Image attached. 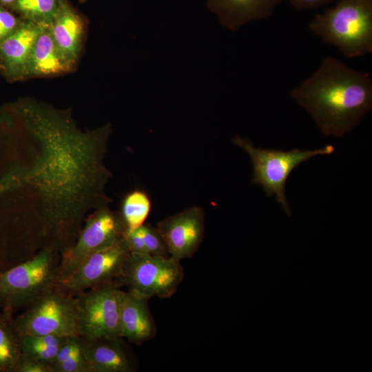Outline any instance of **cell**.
<instances>
[{
	"mask_svg": "<svg viewBox=\"0 0 372 372\" xmlns=\"http://www.w3.org/2000/svg\"><path fill=\"white\" fill-rule=\"evenodd\" d=\"M309 30L347 58L372 52V0H337L323 12L316 14Z\"/></svg>",
	"mask_w": 372,
	"mask_h": 372,
	"instance_id": "cell-2",
	"label": "cell"
},
{
	"mask_svg": "<svg viewBox=\"0 0 372 372\" xmlns=\"http://www.w3.org/2000/svg\"><path fill=\"white\" fill-rule=\"evenodd\" d=\"M14 316L0 310V372H17L22 355Z\"/></svg>",
	"mask_w": 372,
	"mask_h": 372,
	"instance_id": "cell-17",
	"label": "cell"
},
{
	"mask_svg": "<svg viewBox=\"0 0 372 372\" xmlns=\"http://www.w3.org/2000/svg\"><path fill=\"white\" fill-rule=\"evenodd\" d=\"M17 0H0V3L1 6L5 7H14Z\"/></svg>",
	"mask_w": 372,
	"mask_h": 372,
	"instance_id": "cell-27",
	"label": "cell"
},
{
	"mask_svg": "<svg viewBox=\"0 0 372 372\" xmlns=\"http://www.w3.org/2000/svg\"><path fill=\"white\" fill-rule=\"evenodd\" d=\"M82 340L88 372L136 371L135 358L122 337L82 338Z\"/></svg>",
	"mask_w": 372,
	"mask_h": 372,
	"instance_id": "cell-12",
	"label": "cell"
},
{
	"mask_svg": "<svg viewBox=\"0 0 372 372\" xmlns=\"http://www.w3.org/2000/svg\"><path fill=\"white\" fill-rule=\"evenodd\" d=\"M47 25L26 19L0 44V71L8 80L14 81L27 77L32 48Z\"/></svg>",
	"mask_w": 372,
	"mask_h": 372,
	"instance_id": "cell-11",
	"label": "cell"
},
{
	"mask_svg": "<svg viewBox=\"0 0 372 372\" xmlns=\"http://www.w3.org/2000/svg\"><path fill=\"white\" fill-rule=\"evenodd\" d=\"M60 258L52 247L0 272V310L14 316L58 284Z\"/></svg>",
	"mask_w": 372,
	"mask_h": 372,
	"instance_id": "cell-3",
	"label": "cell"
},
{
	"mask_svg": "<svg viewBox=\"0 0 372 372\" xmlns=\"http://www.w3.org/2000/svg\"><path fill=\"white\" fill-rule=\"evenodd\" d=\"M183 278L180 261L172 256L130 252L116 282L149 299L167 298L176 293Z\"/></svg>",
	"mask_w": 372,
	"mask_h": 372,
	"instance_id": "cell-6",
	"label": "cell"
},
{
	"mask_svg": "<svg viewBox=\"0 0 372 372\" xmlns=\"http://www.w3.org/2000/svg\"><path fill=\"white\" fill-rule=\"evenodd\" d=\"M151 200L143 191L136 189L124 198L121 216L127 229L141 227L147 218L151 210Z\"/></svg>",
	"mask_w": 372,
	"mask_h": 372,
	"instance_id": "cell-19",
	"label": "cell"
},
{
	"mask_svg": "<svg viewBox=\"0 0 372 372\" xmlns=\"http://www.w3.org/2000/svg\"><path fill=\"white\" fill-rule=\"evenodd\" d=\"M3 185L0 187V190H1V188H3ZM8 269V267L5 260H3L2 256L0 254V272L3 271H5V270H6Z\"/></svg>",
	"mask_w": 372,
	"mask_h": 372,
	"instance_id": "cell-28",
	"label": "cell"
},
{
	"mask_svg": "<svg viewBox=\"0 0 372 372\" xmlns=\"http://www.w3.org/2000/svg\"><path fill=\"white\" fill-rule=\"evenodd\" d=\"M231 143L244 149L249 156L253 166L252 183L260 185L267 197L274 195L289 216L291 211L285 196V185L291 172L310 158L329 155L335 150L332 145L312 150L262 149L256 147L250 140L239 136L233 138Z\"/></svg>",
	"mask_w": 372,
	"mask_h": 372,
	"instance_id": "cell-4",
	"label": "cell"
},
{
	"mask_svg": "<svg viewBox=\"0 0 372 372\" xmlns=\"http://www.w3.org/2000/svg\"><path fill=\"white\" fill-rule=\"evenodd\" d=\"M22 21L5 8L0 6V44L20 26Z\"/></svg>",
	"mask_w": 372,
	"mask_h": 372,
	"instance_id": "cell-23",
	"label": "cell"
},
{
	"mask_svg": "<svg viewBox=\"0 0 372 372\" xmlns=\"http://www.w3.org/2000/svg\"><path fill=\"white\" fill-rule=\"evenodd\" d=\"M123 237L130 252L147 254L139 228L126 229Z\"/></svg>",
	"mask_w": 372,
	"mask_h": 372,
	"instance_id": "cell-25",
	"label": "cell"
},
{
	"mask_svg": "<svg viewBox=\"0 0 372 372\" xmlns=\"http://www.w3.org/2000/svg\"><path fill=\"white\" fill-rule=\"evenodd\" d=\"M147 254L153 256H170L167 245L156 227L145 223L139 227Z\"/></svg>",
	"mask_w": 372,
	"mask_h": 372,
	"instance_id": "cell-21",
	"label": "cell"
},
{
	"mask_svg": "<svg viewBox=\"0 0 372 372\" xmlns=\"http://www.w3.org/2000/svg\"><path fill=\"white\" fill-rule=\"evenodd\" d=\"M169 256L181 260L192 258L203 240L205 211L193 206L161 220L156 226Z\"/></svg>",
	"mask_w": 372,
	"mask_h": 372,
	"instance_id": "cell-10",
	"label": "cell"
},
{
	"mask_svg": "<svg viewBox=\"0 0 372 372\" xmlns=\"http://www.w3.org/2000/svg\"><path fill=\"white\" fill-rule=\"evenodd\" d=\"M21 336L22 353L50 365L67 338L50 335H24Z\"/></svg>",
	"mask_w": 372,
	"mask_h": 372,
	"instance_id": "cell-18",
	"label": "cell"
},
{
	"mask_svg": "<svg viewBox=\"0 0 372 372\" xmlns=\"http://www.w3.org/2000/svg\"><path fill=\"white\" fill-rule=\"evenodd\" d=\"M126 229L121 214L106 209L97 211L87 220L76 242L62 251L59 281L69 275L90 254L113 245L123 236Z\"/></svg>",
	"mask_w": 372,
	"mask_h": 372,
	"instance_id": "cell-9",
	"label": "cell"
},
{
	"mask_svg": "<svg viewBox=\"0 0 372 372\" xmlns=\"http://www.w3.org/2000/svg\"><path fill=\"white\" fill-rule=\"evenodd\" d=\"M282 0H207L208 9L231 31L270 17Z\"/></svg>",
	"mask_w": 372,
	"mask_h": 372,
	"instance_id": "cell-14",
	"label": "cell"
},
{
	"mask_svg": "<svg viewBox=\"0 0 372 372\" xmlns=\"http://www.w3.org/2000/svg\"><path fill=\"white\" fill-rule=\"evenodd\" d=\"M72 65L63 56L52 36L49 24L37 38L32 48L26 76H42L69 72Z\"/></svg>",
	"mask_w": 372,
	"mask_h": 372,
	"instance_id": "cell-15",
	"label": "cell"
},
{
	"mask_svg": "<svg viewBox=\"0 0 372 372\" xmlns=\"http://www.w3.org/2000/svg\"><path fill=\"white\" fill-rule=\"evenodd\" d=\"M290 95L310 114L322 134L342 137L371 110L372 81L369 74L327 56Z\"/></svg>",
	"mask_w": 372,
	"mask_h": 372,
	"instance_id": "cell-1",
	"label": "cell"
},
{
	"mask_svg": "<svg viewBox=\"0 0 372 372\" xmlns=\"http://www.w3.org/2000/svg\"><path fill=\"white\" fill-rule=\"evenodd\" d=\"M63 2V0H17L13 8L26 19L50 24Z\"/></svg>",
	"mask_w": 372,
	"mask_h": 372,
	"instance_id": "cell-20",
	"label": "cell"
},
{
	"mask_svg": "<svg viewBox=\"0 0 372 372\" xmlns=\"http://www.w3.org/2000/svg\"><path fill=\"white\" fill-rule=\"evenodd\" d=\"M14 322L21 335H79L75 296L57 284L14 316Z\"/></svg>",
	"mask_w": 372,
	"mask_h": 372,
	"instance_id": "cell-5",
	"label": "cell"
},
{
	"mask_svg": "<svg viewBox=\"0 0 372 372\" xmlns=\"http://www.w3.org/2000/svg\"><path fill=\"white\" fill-rule=\"evenodd\" d=\"M81 347L65 362L57 366L54 372H88L87 361Z\"/></svg>",
	"mask_w": 372,
	"mask_h": 372,
	"instance_id": "cell-22",
	"label": "cell"
},
{
	"mask_svg": "<svg viewBox=\"0 0 372 372\" xmlns=\"http://www.w3.org/2000/svg\"><path fill=\"white\" fill-rule=\"evenodd\" d=\"M149 298L123 291L120 307V335L130 342L141 345L157 332L148 305Z\"/></svg>",
	"mask_w": 372,
	"mask_h": 372,
	"instance_id": "cell-13",
	"label": "cell"
},
{
	"mask_svg": "<svg viewBox=\"0 0 372 372\" xmlns=\"http://www.w3.org/2000/svg\"><path fill=\"white\" fill-rule=\"evenodd\" d=\"M130 253L122 236L113 245L87 256L69 275L60 280L58 285L75 296L95 287L118 284L117 279Z\"/></svg>",
	"mask_w": 372,
	"mask_h": 372,
	"instance_id": "cell-8",
	"label": "cell"
},
{
	"mask_svg": "<svg viewBox=\"0 0 372 372\" xmlns=\"http://www.w3.org/2000/svg\"><path fill=\"white\" fill-rule=\"evenodd\" d=\"M49 28L59 50L73 66L81 47L83 25L81 18L63 2Z\"/></svg>",
	"mask_w": 372,
	"mask_h": 372,
	"instance_id": "cell-16",
	"label": "cell"
},
{
	"mask_svg": "<svg viewBox=\"0 0 372 372\" xmlns=\"http://www.w3.org/2000/svg\"><path fill=\"white\" fill-rule=\"evenodd\" d=\"M17 372H52V369L49 364L22 353Z\"/></svg>",
	"mask_w": 372,
	"mask_h": 372,
	"instance_id": "cell-24",
	"label": "cell"
},
{
	"mask_svg": "<svg viewBox=\"0 0 372 372\" xmlns=\"http://www.w3.org/2000/svg\"><path fill=\"white\" fill-rule=\"evenodd\" d=\"M335 0H289L291 5L298 10H313L332 3Z\"/></svg>",
	"mask_w": 372,
	"mask_h": 372,
	"instance_id": "cell-26",
	"label": "cell"
},
{
	"mask_svg": "<svg viewBox=\"0 0 372 372\" xmlns=\"http://www.w3.org/2000/svg\"><path fill=\"white\" fill-rule=\"evenodd\" d=\"M123 290L116 283L90 289L75 295L79 335L90 340L120 336V307Z\"/></svg>",
	"mask_w": 372,
	"mask_h": 372,
	"instance_id": "cell-7",
	"label": "cell"
}]
</instances>
